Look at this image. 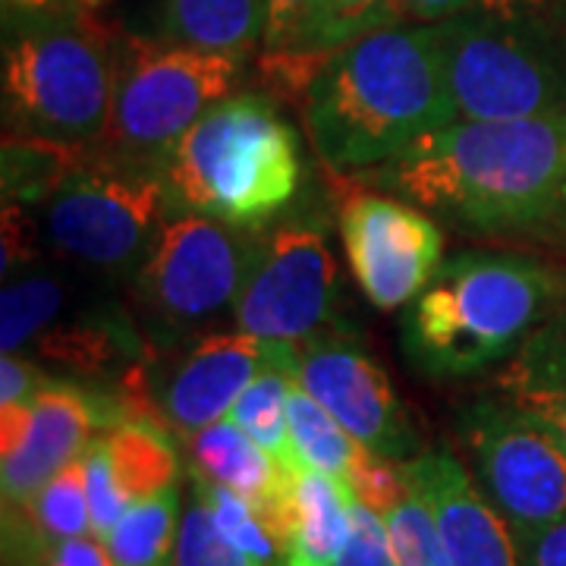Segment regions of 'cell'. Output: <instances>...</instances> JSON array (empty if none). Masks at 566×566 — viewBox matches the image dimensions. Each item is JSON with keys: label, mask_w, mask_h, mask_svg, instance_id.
<instances>
[{"label": "cell", "mask_w": 566, "mask_h": 566, "mask_svg": "<svg viewBox=\"0 0 566 566\" xmlns=\"http://www.w3.org/2000/svg\"><path fill=\"white\" fill-rule=\"evenodd\" d=\"M353 180L479 233L566 237V114L453 120Z\"/></svg>", "instance_id": "6da1fadb"}, {"label": "cell", "mask_w": 566, "mask_h": 566, "mask_svg": "<svg viewBox=\"0 0 566 566\" xmlns=\"http://www.w3.org/2000/svg\"><path fill=\"white\" fill-rule=\"evenodd\" d=\"M312 148L337 174L394 161L457 120L438 25H390L324 54L300 95Z\"/></svg>", "instance_id": "7a4b0ae2"}, {"label": "cell", "mask_w": 566, "mask_h": 566, "mask_svg": "<svg viewBox=\"0 0 566 566\" xmlns=\"http://www.w3.org/2000/svg\"><path fill=\"white\" fill-rule=\"evenodd\" d=\"M566 315V268L526 252H463L406 305L403 349L431 378H465L506 363Z\"/></svg>", "instance_id": "3957f363"}, {"label": "cell", "mask_w": 566, "mask_h": 566, "mask_svg": "<svg viewBox=\"0 0 566 566\" xmlns=\"http://www.w3.org/2000/svg\"><path fill=\"white\" fill-rule=\"evenodd\" d=\"M161 177L180 211L259 230L300 192L303 155L271 98L230 95L177 142Z\"/></svg>", "instance_id": "277c9868"}, {"label": "cell", "mask_w": 566, "mask_h": 566, "mask_svg": "<svg viewBox=\"0 0 566 566\" xmlns=\"http://www.w3.org/2000/svg\"><path fill=\"white\" fill-rule=\"evenodd\" d=\"M114 48L98 13L3 22V136L102 145L114 107Z\"/></svg>", "instance_id": "5b68a950"}, {"label": "cell", "mask_w": 566, "mask_h": 566, "mask_svg": "<svg viewBox=\"0 0 566 566\" xmlns=\"http://www.w3.org/2000/svg\"><path fill=\"white\" fill-rule=\"evenodd\" d=\"M44 245L98 281H133L164 223L180 211L158 170L98 151L35 205Z\"/></svg>", "instance_id": "8992f818"}, {"label": "cell", "mask_w": 566, "mask_h": 566, "mask_svg": "<svg viewBox=\"0 0 566 566\" xmlns=\"http://www.w3.org/2000/svg\"><path fill=\"white\" fill-rule=\"evenodd\" d=\"M240 73L237 57L123 35L114 48V107L102 151L161 174L177 142L233 95Z\"/></svg>", "instance_id": "52a82bcc"}, {"label": "cell", "mask_w": 566, "mask_h": 566, "mask_svg": "<svg viewBox=\"0 0 566 566\" xmlns=\"http://www.w3.org/2000/svg\"><path fill=\"white\" fill-rule=\"evenodd\" d=\"M457 120L566 114V35L469 10L441 22Z\"/></svg>", "instance_id": "ba28073f"}, {"label": "cell", "mask_w": 566, "mask_h": 566, "mask_svg": "<svg viewBox=\"0 0 566 566\" xmlns=\"http://www.w3.org/2000/svg\"><path fill=\"white\" fill-rule=\"evenodd\" d=\"M259 243V230L177 211L129 281L133 312L148 331V344L199 337L223 312H233Z\"/></svg>", "instance_id": "9c48e42d"}, {"label": "cell", "mask_w": 566, "mask_h": 566, "mask_svg": "<svg viewBox=\"0 0 566 566\" xmlns=\"http://www.w3.org/2000/svg\"><path fill=\"white\" fill-rule=\"evenodd\" d=\"M472 475L520 542L566 520V450L520 406L475 397L457 412Z\"/></svg>", "instance_id": "30bf717a"}, {"label": "cell", "mask_w": 566, "mask_h": 566, "mask_svg": "<svg viewBox=\"0 0 566 566\" xmlns=\"http://www.w3.org/2000/svg\"><path fill=\"white\" fill-rule=\"evenodd\" d=\"M268 363V344L243 331H205L180 344L155 346L126 378L120 394L139 416H151L180 441L230 416L249 381Z\"/></svg>", "instance_id": "8fae6325"}, {"label": "cell", "mask_w": 566, "mask_h": 566, "mask_svg": "<svg viewBox=\"0 0 566 566\" xmlns=\"http://www.w3.org/2000/svg\"><path fill=\"white\" fill-rule=\"evenodd\" d=\"M340 303V271L315 227L286 223L262 233L255 262L233 303V327L264 344H303L331 327Z\"/></svg>", "instance_id": "7c38bea8"}, {"label": "cell", "mask_w": 566, "mask_h": 566, "mask_svg": "<svg viewBox=\"0 0 566 566\" xmlns=\"http://www.w3.org/2000/svg\"><path fill=\"white\" fill-rule=\"evenodd\" d=\"M296 349L300 387L344 424L365 450L390 463H409L424 453L409 409L397 397L387 371L363 344V337L334 322L305 337Z\"/></svg>", "instance_id": "4fadbf2b"}, {"label": "cell", "mask_w": 566, "mask_h": 566, "mask_svg": "<svg viewBox=\"0 0 566 566\" xmlns=\"http://www.w3.org/2000/svg\"><path fill=\"white\" fill-rule=\"evenodd\" d=\"M139 416L117 394L54 378L29 403L0 409V488L3 504H25L63 465L76 463L107 424Z\"/></svg>", "instance_id": "5bb4252c"}, {"label": "cell", "mask_w": 566, "mask_h": 566, "mask_svg": "<svg viewBox=\"0 0 566 566\" xmlns=\"http://www.w3.org/2000/svg\"><path fill=\"white\" fill-rule=\"evenodd\" d=\"M349 271L375 308H403L441 271L444 233L422 208L397 196L353 192L340 208Z\"/></svg>", "instance_id": "9a60e30c"}, {"label": "cell", "mask_w": 566, "mask_h": 566, "mask_svg": "<svg viewBox=\"0 0 566 566\" xmlns=\"http://www.w3.org/2000/svg\"><path fill=\"white\" fill-rule=\"evenodd\" d=\"M409 485L422 494L453 566H523V547L475 475L447 447L403 463Z\"/></svg>", "instance_id": "2e32d148"}, {"label": "cell", "mask_w": 566, "mask_h": 566, "mask_svg": "<svg viewBox=\"0 0 566 566\" xmlns=\"http://www.w3.org/2000/svg\"><path fill=\"white\" fill-rule=\"evenodd\" d=\"M92 504V528L104 538L129 506L180 485V453L167 428L151 416L107 424L82 453Z\"/></svg>", "instance_id": "e0dca14e"}, {"label": "cell", "mask_w": 566, "mask_h": 566, "mask_svg": "<svg viewBox=\"0 0 566 566\" xmlns=\"http://www.w3.org/2000/svg\"><path fill=\"white\" fill-rule=\"evenodd\" d=\"M353 497L349 482L300 469L268 513L281 566H337L353 532Z\"/></svg>", "instance_id": "ac0fdd59"}, {"label": "cell", "mask_w": 566, "mask_h": 566, "mask_svg": "<svg viewBox=\"0 0 566 566\" xmlns=\"http://www.w3.org/2000/svg\"><path fill=\"white\" fill-rule=\"evenodd\" d=\"M182 444L189 457V472L249 497L262 510L264 520L286 494L293 475L300 472V469L296 472L281 469L277 460L262 444H255L230 416L196 431Z\"/></svg>", "instance_id": "d6986e66"}, {"label": "cell", "mask_w": 566, "mask_h": 566, "mask_svg": "<svg viewBox=\"0 0 566 566\" xmlns=\"http://www.w3.org/2000/svg\"><path fill=\"white\" fill-rule=\"evenodd\" d=\"M497 394L547 428L566 450V315L538 327L494 378Z\"/></svg>", "instance_id": "ffe728a7"}, {"label": "cell", "mask_w": 566, "mask_h": 566, "mask_svg": "<svg viewBox=\"0 0 566 566\" xmlns=\"http://www.w3.org/2000/svg\"><path fill=\"white\" fill-rule=\"evenodd\" d=\"M268 32L264 0H161L158 39L245 61Z\"/></svg>", "instance_id": "44dd1931"}, {"label": "cell", "mask_w": 566, "mask_h": 566, "mask_svg": "<svg viewBox=\"0 0 566 566\" xmlns=\"http://www.w3.org/2000/svg\"><path fill=\"white\" fill-rule=\"evenodd\" d=\"M80 268L57 259V264H25L3 277L0 296V349L25 353L29 344L61 318L85 293Z\"/></svg>", "instance_id": "7402d4cb"}, {"label": "cell", "mask_w": 566, "mask_h": 566, "mask_svg": "<svg viewBox=\"0 0 566 566\" xmlns=\"http://www.w3.org/2000/svg\"><path fill=\"white\" fill-rule=\"evenodd\" d=\"M296 344H268V363L230 409V419L255 444H262L286 472L303 469L290 438V394L296 387Z\"/></svg>", "instance_id": "603a6c76"}, {"label": "cell", "mask_w": 566, "mask_h": 566, "mask_svg": "<svg viewBox=\"0 0 566 566\" xmlns=\"http://www.w3.org/2000/svg\"><path fill=\"white\" fill-rule=\"evenodd\" d=\"M182 523L180 485L129 506L102 542L114 566H174Z\"/></svg>", "instance_id": "cb8c5ba5"}, {"label": "cell", "mask_w": 566, "mask_h": 566, "mask_svg": "<svg viewBox=\"0 0 566 566\" xmlns=\"http://www.w3.org/2000/svg\"><path fill=\"white\" fill-rule=\"evenodd\" d=\"M3 523H13L41 542L95 535L82 457L76 463L63 465L61 472L54 479H48L25 504H3Z\"/></svg>", "instance_id": "d4e9b609"}, {"label": "cell", "mask_w": 566, "mask_h": 566, "mask_svg": "<svg viewBox=\"0 0 566 566\" xmlns=\"http://www.w3.org/2000/svg\"><path fill=\"white\" fill-rule=\"evenodd\" d=\"M290 438L303 469H315L340 482H349V472L365 450L322 403L305 394L300 381L290 394Z\"/></svg>", "instance_id": "484cf974"}, {"label": "cell", "mask_w": 566, "mask_h": 566, "mask_svg": "<svg viewBox=\"0 0 566 566\" xmlns=\"http://www.w3.org/2000/svg\"><path fill=\"white\" fill-rule=\"evenodd\" d=\"M390 25H403L400 0H315L290 51L322 54Z\"/></svg>", "instance_id": "4316f807"}, {"label": "cell", "mask_w": 566, "mask_h": 566, "mask_svg": "<svg viewBox=\"0 0 566 566\" xmlns=\"http://www.w3.org/2000/svg\"><path fill=\"white\" fill-rule=\"evenodd\" d=\"M192 475V494L199 497L211 516V523L218 526L227 542L245 551L249 557H255L259 564L264 566H277L281 564V547H277V538L268 526V520L262 516V510L252 504L249 497L230 491V488L214 485L202 475L189 472Z\"/></svg>", "instance_id": "83f0119b"}, {"label": "cell", "mask_w": 566, "mask_h": 566, "mask_svg": "<svg viewBox=\"0 0 566 566\" xmlns=\"http://www.w3.org/2000/svg\"><path fill=\"white\" fill-rule=\"evenodd\" d=\"M409 485V479H406ZM390 542L400 566H453L444 538L438 532L434 513L416 488L409 485L403 497L385 513Z\"/></svg>", "instance_id": "f1b7e54d"}, {"label": "cell", "mask_w": 566, "mask_h": 566, "mask_svg": "<svg viewBox=\"0 0 566 566\" xmlns=\"http://www.w3.org/2000/svg\"><path fill=\"white\" fill-rule=\"evenodd\" d=\"M3 566H114L98 535L41 542L13 523H3Z\"/></svg>", "instance_id": "f546056e"}, {"label": "cell", "mask_w": 566, "mask_h": 566, "mask_svg": "<svg viewBox=\"0 0 566 566\" xmlns=\"http://www.w3.org/2000/svg\"><path fill=\"white\" fill-rule=\"evenodd\" d=\"M174 566H264L245 551L227 542L218 526L211 523L208 510L199 497L182 510L180 538H177V554Z\"/></svg>", "instance_id": "4dcf8cb0"}, {"label": "cell", "mask_w": 566, "mask_h": 566, "mask_svg": "<svg viewBox=\"0 0 566 566\" xmlns=\"http://www.w3.org/2000/svg\"><path fill=\"white\" fill-rule=\"evenodd\" d=\"M337 566H400L387 520L359 497H353V532Z\"/></svg>", "instance_id": "1f68e13d"}, {"label": "cell", "mask_w": 566, "mask_h": 566, "mask_svg": "<svg viewBox=\"0 0 566 566\" xmlns=\"http://www.w3.org/2000/svg\"><path fill=\"white\" fill-rule=\"evenodd\" d=\"M54 381V375L25 353H3L0 359V409L29 403L44 387Z\"/></svg>", "instance_id": "d6a6232c"}, {"label": "cell", "mask_w": 566, "mask_h": 566, "mask_svg": "<svg viewBox=\"0 0 566 566\" xmlns=\"http://www.w3.org/2000/svg\"><path fill=\"white\" fill-rule=\"evenodd\" d=\"M479 10L504 20H526L566 35V0H479Z\"/></svg>", "instance_id": "836d02e7"}, {"label": "cell", "mask_w": 566, "mask_h": 566, "mask_svg": "<svg viewBox=\"0 0 566 566\" xmlns=\"http://www.w3.org/2000/svg\"><path fill=\"white\" fill-rule=\"evenodd\" d=\"M264 3H268L264 51H290L315 0H264Z\"/></svg>", "instance_id": "e575fe53"}, {"label": "cell", "mask_w": 566, "mask_h": 566, "mask_svg": "<svg viewBox=\"0 0 566 566\" xmlns=\"http://www.w3.org/2000/svg\"><path fill=\"white\" fill-rule=\"evenodd\" d=\"M479 0H400V22L438 25L475 10Z\"/></svg>", "instance_id": "d590c367"}, {"label": "cell", "mask_w": 566, "mask_h": 566, "mask_svg": "<svg viewBox=\"0 0 566 566\" xmlns=\"http://www.w3.org/2000/svg\"><path fill=\"white\" fill-rule=\"evenodd\" d=\"M523 547V566H566V520L532 535Z\"/></svg>", "instance_id": "8d00e7d4"}, {"label": "cell", "mask_w": 566, "mask_h": 566, "mask_svg": "<svg viewBox=\"0 0 566 566\" xmlns=\"http://www.w3.org/2000/svg\"><path fill=\"white\" fill-rule=\"evenodd\" d=\"M0 3H3V22L61 13V0H0Z\"/></svg>", "instance_id": "74e56055"}, {"label": "cell", "mask_w": 566, "mask_h": 566, "mask_svg": "<svg viewBox=\"0 0 566 566\" xmlns=\"http://www.w3.org/2000/svg\"><path fill=\"white\" fill-rule=\"evenodd\" d=\"M104 7V0H61V10L70 13H98Z\"/></svg>", "instance_id": "f35d334b"}, {"label": "cell", "mask_w": 566, "mask_h": 566, "mask_svg": "<svg viewBox=\"0 0 566 566\" xmlns=\"http://www.w3.org/2000/svg\"><path fill=\"white\" fill-rule=\"evenodd\" d=\"M277 566H281V564H277Z\"/></svg>", "instance_id": "ab89813d"}]
</instances>
